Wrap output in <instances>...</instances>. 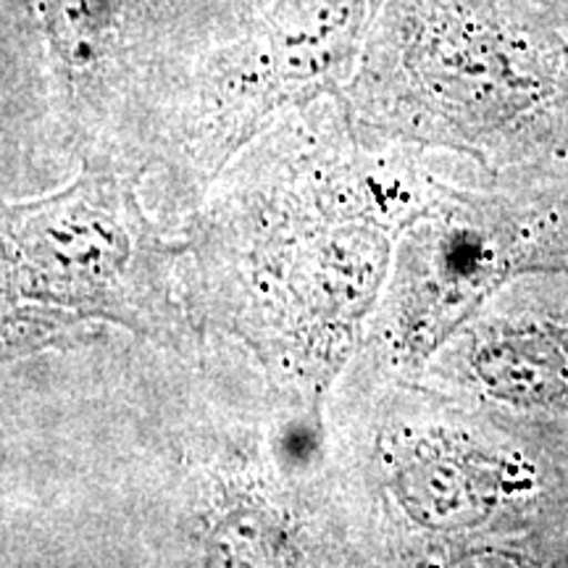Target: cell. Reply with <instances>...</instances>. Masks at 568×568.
<instances>
[{"mask_svg":"<svg viewBox=\"0 0 568 568\" xmlns=\"http://www.w3.org/2000/svg\"><path fill=\"white\" fill-rule=\"evenodd\" d=\"M0 261L17 293L134 326L155 339L187 332L172 301L166 247L113 169L0 219Z\"/></svg>","mask_w":568,"mask_h":568,"instance_id":"6da1fadb","label":"cell"},{"mask_svg":"<svg viewBox=\"0 0 568 568\" xmlns=\"http://www.w3.org/2000/svg\"><path fill=\"white\" fill-rule=\"evenodd\" d=\"M364 19V0H282L264 32L268 84L293 92L329 80L353 55Z\"/></svg>","mask_w":568,"mask_h":568,"instance_id":"7a4b0ae2","label":"cell"},{"mask_svg":"<svg viewBox=\"0 0 568 568\" xmlns=\"http://www.w3.org/2000/svg\"><path fill=\"white\" fill-rule=\"evenodd\" d=\"M395 493L429 529H460L487 518L495 479L485 464L443 443H416L395 460Z\"/></svg>","mask_w":568,"mask_h":568,"instance_id":"3957f363","label":"cell"},{"mask_svg":"<svg viewBox=\"0 0 568 568\" xmlns=\"http://www.w3.org/2000/svg\"><path fill=\"white\" fill-rule=\"evenodd\" d=\"M474 374L489 393L518 406L568 400V339L535 326L503 332L474 353Z\"/></svg>","mask_w":568,"mask_h":568,"instance_id":"277c9868","label":"cell"},{"mask_svg":"<svg viewBox=\"0 0 568 568\" xmlns=\"http://www.w3.org/2000/svg\"><path fill=\"white\" fill-rule=\"evenodd\" d=\"M53 53L69 71H90L103 59L113 0H34Z\"/></svg>","mask_w":568,"mask_h":568,"instance_id":"5b68a950","label":"cell"}]
</instances>
